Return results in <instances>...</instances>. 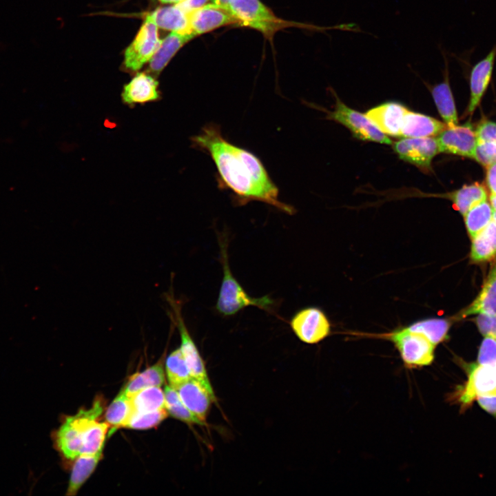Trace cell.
Returning a JSON list of instances; mask_svg holds the SVG:
<instances>
[{
  "instance_id": "11",
  "label": "cell",
  "mask_w": 496,
  "mask_h": 496,
  "mask_svg": "<svg viewBox=\"0 0 496 496\" xmlns=\"http://www.w3.org/2000/svg\"><path fill=\"white\" fill-rule=\"evenodd\" d=\"M399 158L417 167L428 169L433 158L440 152L434 137L404 138L393 144Z\"/></svg>"
},
{
  "instance_id": "33",
  "label": "cell",
  "mask_w": 496,
  "mask_h": 496,
  "mask_svg": "<svg viewBox=\"0 0 496 496\" xmlns=\"http://www.w3.org/2000/svg\"><path fill=\"white\" fill-rule=\"evenodd\" d=\"M164 393L166 410L172 417L187 424L198 425L204 424L184 404L177 389L167 385L165 388Z\"/></svg>"
},
{
  "instance_id": "8",
  "label": "cell",
  "mask_w": 496,
  "mask_h": 496,
  "mask_svg": "<svg viewBox=\"0 0 496 496\" xmlns=\"http://www.w3.org/2000/svg\"><path fill=\"white\" fill-rule=\"evenodd\" d=\"M333 94L335 98V107L328 115L330 119L345 126L358 139L386 145L393 143L387 135L382 133L366 114L351 109L346 105L334 92Z\"/></svg>"
},
{
  "instance_id": "25",
  "label": "cell",
  "mask_w": 496,
  "mask_h": 496,
  "mask_svg": "<svg viewBox=\"0 0 496 496\" xmlns=\"http://www.w3.org/2000/svg\"><path fill=\"white\" fill-rule=\"evenodd\" d=\"M164 382L165 373L161 360L143 372L132 375L123 389L131 397L145 388L161 386Z\"/></svg>"
},
{
  "instance_id": "10",
  "label": "cell",
  "mask_w": 496,
  "mask_h": 496,
  "mask_svg": "<svg viewBox=\"0 0 496 496\" xmlns=\"http://www.w3.org/2000/svg\"><path fill=\"white\" fill-rule=\"evenodd\" d=\"M289 325L302 342L313 344L325 339L331 333V323L325 313L317 307H307L292 317Z\"/></svg>"
},
{
  "instance_id": "31",
  "label": "cell",
  "mask_w": 496,
  "mask_h": 496,
  "mask_svg": "<svg viewBox=\"0 0 496 496\" xmlns=\"http://www.w3.org/2000/svg\"><path fill=\"white\" fill-rule=\"evenodd\" d=\"M165 369L169 384L176 389L192 378L180 348L175 349L168 355Z\"/></svg>"
},
{
  "instance_id": "26",
  "label": "cell",
  "mask_w": 496,
  "mask_h": 496,
  "mask_svg": "<svg viewBox=\"0 0 496 496\" xmlns=\"http://www.w3.org/2000/svg\"><path fill=\"white\" fill-rule=\"evenodd\" d=\"M152 14L157 26L161 28L172 31H189L188 13L177 4L158 8Z\"/></svg>"
},
{
  "instance_id": "16",
  "label": "cell",
  "mask_w": 496,
  "mask_h": 496,
  "mask_svg": "<svg viewBox=\"0 0 496 496\" xmlns=\"http://www.w3.org/2000/svg\"><path fill=\"white\" fill-rule=\"evenodd\" d=\"M444 60L443 70L444 79L442 82L428 85L437 111L447 127L458 125V117L453 94L450 85L448 61L445 52L442 49Z\"/></svg>"
},
{
  "instance_id": "3",
  "label": "cell",
  "mask_w": 496,
  "mask_h": 496,
  "mask_svg": "<svg viewBox=\"0 0 496 496\" xmlns=\"http://www.w3.org/2000/svg\"><path fill=\"white\" fill-rule=\"evenodd\" d=\"M369 335L392 342L407 368L426 366L434 360L436 346L423 333L413 331L407 326L389 333Z\"/></svg>"
},
{
  "instance_id": "30",
  "label": "cell",
  "mask_w": 496,
  "mask_h": 496,
  "mask_svg": "<svg viewBox=\"0 0 496 496\" xmlns=\"http://www.w3.org/2000/svg\"><path fill=\"white\" fill-rule=\"evenodd\" d=\"M130 398L134 412L166 409L165 393L160 386L145 388Z\"/></svg>"
},
{
  "instance_id": "15",
  "label": "cell",
  "mask_w": 496,
  "mask_h": 496,
  "mask_svg": "<svg viewBox=\"0 0 496 496\" xmlns=\"http://www.w3.org/2000/svg\"><path fill=\"white\" fill-rule=\"evenodd\" d=\"M177 391L187 409L205 422L211 405L216 400L214 392L210 391L201 381L192 377L182 384Z\"/></svg>"
},
{
  "instance_id": "22",
  "label": "cell",
  "mask_w": 496,
  "mask_h": 496,
  "mask_svg": "<svg viewBox=\"0 0 496 496\" xmlns=\"http://www.w3.org/2000/svg\"><path fill=\"white\" fill-rule=\"evenodd\" d=\"M440 196L450 200L455 208L464 216L472 207L487 200L488 193L484 184L475 182Z\"/></svg>"
},
{
  "instance_id": "19",
  "label": "cell",
  "mask_w": 496,
  "mask_h": 496,
  "mask_svg": "<svg viewBox=\"0 0 496 496\" xmlns=\"http://www.w3.org/2000/svg\"><path fill=\"white\" fill-rule=\"evenodd\" d=\"M479 313L496 315V263L490 268L475 299L454 318L459 320Z\"/></svg>"
},
{
  "instance_id": "14",
  "label": "cell",
  "mask_w": 496,
  "mask_h": 496,
  "mask_svg": "<svg viewBox=\"0 0 496 496\" xmlns=\"http://www.w3.org/2000/svg\"><path fill=\"white\" fill-rule=\"evenodd\" d=\"M496 60V43L488 53L474 64L469 74L470 99L468 113L472 114L479 105L491 81Z\"/></svg>"
},
{
  "instance_id": "17",
  "label": "cell",
  "mask_w": 496,
  "mask_h": 496,
  "mask_svg": "<svg viewBox=\"0 0 496 496\" xmlns=\"http://www.w3.org/2000/svg\"><path fill=\"white\" fill-rule=\"evenodd\" d=\"M407 110L401 103L386 102L370 109L366 115L384 134L400 136L403 118Z\"/></svg>"
},
{
  "instance_id": "4",
  "label": "cell",
  "mask_w": 496,
  "mask_h": 496,
  "mask_svg": "<svg viewBox=\"0 0 496 496\" xmlns=\"http://www.w3.org/2000/svg\"><path fill=\"white\" fill-rule=\"evenodd\" d=\"M103 411V402L99 398L89 409H81L76 415L66 417L54 435L56 447L64 457L73 460L81 455L83 433Z\"/></svg>"
},
{
  "instance_id": "1",
  "label": "cell",
  "mask_w": 496,
  "mask_h": 496,
  "mask_svg": "<svg viewBox=\"0 0 496 496\" xmlns=\"http://www.w3.org/2000/svg\"><path fill=\"white\" fill-rule=\"evenodd\" d=\"M192 141L194 147L210 156L216 167L220 187L231 192L238 205L257 200L288 214L294 213L293 207L278 199V189L261 161L225 139L218 125H206Z\"/></svg>"
},
{
  "instance_id": "29",
  "label": "cell",
  "mask_w": 496,
  "mask_h": 496,
  "mask_svg": "<svg viewBox=\"0 0 496 496\" xmlns=\"http://www.w3.org/2000/svg\"><path fill=\"white\" fill-rule=\"evenodd\" d=\"M133 413L131 398L123 389L107 408L105 420L114 431L116 428L124 427Z\"/></svg>"
},
{
  "instance_id": "2",
  "label": "cell",
  "mask_w": 496,
  "mask_h": 496,
  "mask_svg": "<svg viewBox=\"0 0 496 496\" xmlns=\"http://www.w3.org/2000/svg\"><path fill=\"white\" fill-rule=\"evenodd\" d=\"M220 247V261L223 276L216 304V309L224 316H231L249 306H254L268 313L274 312L275 300L266 295L254 298L248 294L234 276L229 264L228 238L218 236Z\"/></svg>"
},
{
  "instance_id": "42",
  "label": "cell",
  "mask_w": 496,
  "mask_h": 496,
  "mask_svg": "<svg viewBox=\"0 0 496 496\" xmlns=\"http://www.w3.org/2000/svg\"><path fill=\"white\" fill-rule=\"evenodd\" d=\"M489 201L494 211L496 212V194H490Z\"/></svg>"
},
{
  "instance_id": "36",
  "label": "cell",
  "mask_w": 496,
  "mask_h": 496,
  "mask_svg": "<svg viewBox=\"0 0 496 496\" xmlns=\"http://www.w3.org/2000/svg\"><path fill=\"white\" fill-rule=\"evenodd\" d=\"M477 363L496 365V338L485 336L480 345Z\"/></svg>"
},
{
  "instance_id": "6",
  "label": "cell",
  "mask_w": 496,
  "mask_h": 496,
  "mask_svg": "<svg viewBox=\"0 0 496 496\" xmlns=\"http://www.w3.org/2000/svg\"><path fill=\"white\" fill-rule=\"evenodd\" d=\"M228 8L238 24L257 30L269 39L288 24L260 0H229Z\"/></svg>"
},
{
  "instance_id": "12",
  "label": "cell",
  "mask_w": 496,
  "mask_h": 496,
  "mask_svg": "<svg viewBox=\"0 0 496 496\" xmlns=\"http://www.w3.org/2000/svg\"><path fill=\"white\" fill-rule=\"evenodd\" d=\"M234 23L238 24V20L229 8L214 3L188 13V28L195 37Z\"/></svg>"
},
{
  "instance_id": "20",
  "label": "cell",
  "mask_w": 496,
  "mask_h": 496,
  "mask_svg": "<svg viewBox=\"0 0 496 496\" xmlns=\"http://www.w3.org/2000/svg\"><path fill=\"white\" fill-rule=\"evenodd\" d=\"M158 85L151 76L138 73L124 86L122 99L127 105L156 101L159 98Z\"/></svg>"
},
{
  "instance_id": "18",
  "label": "cell",
  "mask_w": 496,
  "mask_h": 496,
  "mask_svg": "<svg viewBox=\"0 0 496 496\" xmlns=\"http://www.w3.org/2000/svg\"><path fill=\"white\" fill-rule=\"evenodd\" d=\"M447 125L433 117L409 111L406 112L400 136L404 138L434 137L439 135Z\"/></svg>"
},
{
  "instance_id": "24",
  "label": "cell",
  "mask_w": 496,
  "mask_h": 496,
  "mask_svg": "<svg viewBox=\"0 0 496 496\" xmlns=\"http://www.w3.org/2000/svg\"><path fill=\"white\" fill-rule=\"evenodd\" d=\"M101 457L102 451L95 454H81L76 458L70 475L67 495L72 496L77 493L95 470Z\"/></svg>"
},
{
  "instance_id": "5",
  "label": "cell",
  "mask_w": 496,
  "mask_h": 496,
  "mask_svg": "<svg viewBox=\"0 0 496 496\" xmlns=\"http://www.w3.org/2000/svg\"><path fill=\"white\" fill-rule=\"evenodd\" d=\"M467 379L449 397L457 403L462 411L468 409L477 397L482 395H496V365L462 362Z\"/></svg>"
},
{
  "instance_id": "41",
  "label": "cell",
  "mask_w": 496,
  "mask_h": 496,
  "mask_svg": "<svg viewBox=\"0 0 496 496\" xmlns=\"http://www.w3.org/2000/svg\"><path fill=\"white\" fill-rule=\"evenodd\" d=\"M209 0H183L176 3L184 11L189 13L207 4Z\"/></svg>"
},
{
  "instance_id": "38",
  "label": "cell",
  "mask_w": 496,
  "mask_h": 496,
  "mask_svg": "<svg viewBox=\"0 0 496 496\" xmlns=\"http://www.w3.org/2000/svg\"><path fill=\"white\" fill-rule=\"evenodd\" d=\"M475 132L477 143L496 141V123L484 119L477 125Z\"/></svg>"
},
{
  "instance_id": "27",
  "label": "cell",
  "mask_w": 496,
  "mask_h": 496,
  "mask_svg": "<svg viewBox=\"0 0 496 496\" xmlns=\"http://www.w3.org/2000/svg\"><path fill=\"white\" fill-rule=\"evenodd\" d=\"M451 325V320L430 318L418 320L407 327L413 331L423 333L437 346L446 340Z\"/></svg>"
},
{
  "instance_id": "34",
  "label": "cell",
  "mask_w": 496,
  "mask_h": 496,
  "mask_svg": "<svg viewBox=\"0 0 496 496\" xmlns=\"http://www.w3.org/2000/svg\"><path fill=\"white\" fill-rule=\"evenodd\" d=\"M168 415L166 409L149 412H134L125 425V428L145 430L158 425Z\"/></svg>"
},
{
  "instance_id": "44",
  "label": "cell",
  "mask_w": 496,
  "mask_h": 496,
  "mask_svg": "<svg viewBox=\"0 0 496 496\" xmlns=\"http://www.w3.org/2000/svg\"><path fill=\"white\" fill-rule=\"evenodd\" d=\"M160 1H161V2L165 3H178L180 2V1H182L183 0H160Z\"/></svg>"
},
{
  "instance_id": "13",
  "label": "cell",
  "mask_w": 496,
  "mask_h": 496,
  "mask_svg": "<svg viewBox=\"0 0 496 496\" xmlns=\"http://www.w3.org/2000/svg\"><path fill=\"white\" fill-rule=\"evenodd\" d=\"M442 153L473 158L477 144L475 130L469 123L447 127L437 136Z\"/></svg>"
},
{
  "instance_id": "37",
  "label": "cell",
  "mask_w": 496,
  "mask_h": 496,
  "mask_svg": "<svg viewBox=\"0 0 496 496\" xmlns=\"http://www.w3.org/2000/svg\"><path fill=\"white\" fill-rule=\"evenodd\" d=\"M476 325L479 332L485 337L496 338V315L479 313L475 318Z\"/></svg>"
},
{
  "instance_id": "23",
  "label": "cell",
  "mask_w": 496,
  "mask_h": 496,
  "mask_svg": "<svg viewBox=\"0 0 496 496\" xmlns=\"http://www.w3.org/2000/svg\"><path fill=\"white\" fill-rule=\"evenodd\" d=\"M470 256L475 262L488 261L496 256V223L493 220L472 238Z\"/></svg>"
},
{
  "instance_id": "32",
  "label": "cell",
  "mask_w": 496,
  "mask_h": 496,
  "mask_svg": "<svg viewBox=\"0 0 496 496\" xmlns=\"http://www.w3.org/2000/svg\"><path fill=\"white\" fill-rule=\"evenodd\" d=\"M110 425L93 420L85 430L82 438L81 454H95L102 451Z\"/></svg>"
},
{
  "instance_id": "39",
  "label": "cell",
  "mask_w": 496,
  "mask_h": 496,
  "mask_svg": "<svg viewBox=\"0 0 496 496\" xmlns=\"http://www.w3.org/2000/svg\"><path fill=\"white\" fill-rule=\"evenodd\" d=\"M476 401L482 409L492 415L496 416V395L479 396L477 397Z\"/></svg>"
},
{
  "instance_id": "45",
  "label": "cell",
  "mask_w": 496,
  "mask_h": 496,
  "mask_svg": "<svg viewBox=\"0 0 496 496\" xmlns=\"http://www.w3.org/2000/svg\"><path fill=\"white\" fill-rule=\"evenodd\" d=\"M493 220L496 223V212H493Z\"/></svg>"
},
{
  "instance_id": "35",
  "label": "cell",
  "mask_w": 496,
  "mask_h": 496,
  "mask_svg": "<svg viewBox=\"0 0 496 496\" xmlns=\"http://www.w3.org/2000/svg\"><path fill=\"white\" fill-rule=\"evenodd\" d=\"M473 159L485 167L496 163V141L477 143Z\"/></svg>"
},
{
  "instance_id": "21",
  "label": "cell",
  "mask_w": 496,
  "mask_h": 496,
  "mask_svg": "<svg viewBox=\"0 0 496 496\" xmlns=\"http://www.w3.org/2000/svg\"><path fill=\"white\" fill-rule=\"evenodd\" d=\"M195 37L189 31H172L163 40L150 60V70L159 73L176 52L187 42Z\"/></svg>"
},
{
  "instance_id": "40",
  "label": "cell",
  "mask_w": 496,
  "mask_h": 496,
  "mask_svg": "<svg viewBox=\"0 0 496 496\" xmlns=\"http://www.w3.org/2000/svg\"><path fill=\"white\" fill-rule=\"evenodd\" d=\"M486 184L490 194H496V163L486 167Z\"/></svg>"
},
{
  "instance_id": "28",
  "label": "cell",
  "mask_w": 496,
  "mask_h": 496,
  "mask_svg": "<svg viewBox=\"0 0 496 496\" xmlns=\"http://www.w3.org/2000/svg\"><path fill=\"white\" fill-rule=\"evenodd\" d=\"M494 210L487 200L472 207L463 216L466 230L472 238L493 220Z\"/></svg>"
},
{
  "instance_id": "43",
  "label": "cell",
  "mask_w": 496,
  "mask_h": 496,
  "mask_svg": "<svg viewBox=\"0 0 496 496\" xmlns=\"http://www.w3.org/2000/svg\"><path fill=\"white\" fill-rule=\"evenodd\" d=\"M211 1L214 3L223 6H227V7H228V3L229 1V0H211Z\"/></svg>"
},
{
  "instance_id": "9",
  "label": "cell",
  "mask_w": 496,
  "mask_h": 496,
  "mask_svg": "<svg viewBox=\"0 0 496 496\" xmlns=\"http://www.w3.org/2000/svg\"><path fill=\"white\" fill-rule=\"evenodd\" d=\"M161 40L152 14H149L131 45L125 52L126 68L136 71L150 61L158 50Z\"/></svg>"
},
{
  "instance_id": "7",
  "label": "cell",
  "mask_w": 496,
  "mask_h": 496,
  "mask_svg": "<svg viewBox=\"0 0 496 496\" xmlns=\"http://www.w3.org/2000/svg\"><path fill=\"white\" fill-rule=\"evenodd\" d=\"M167 300L172 309L171 318L177 327L180 338V349L188 366L191 376L201 381L210 391H214L210 383L205 362L193 340L181 312V302L169 294Z\"/></svg>"
}]
</instances>
